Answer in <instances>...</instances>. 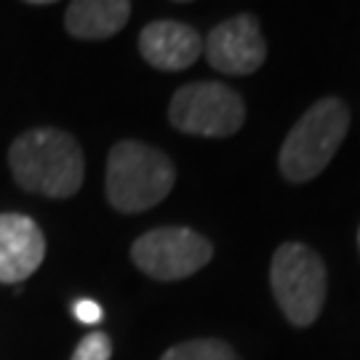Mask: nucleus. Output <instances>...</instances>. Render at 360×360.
<instances>
[{
    "label": "nucleus",
    "instance_id": "nucleus-12",
    "mask_svg": "<svg viewBox=\"0 0 360 360\" xmlns=\"http://www.w3.org/2000/svg\"><path fill=\"white\" fill-rule=\"evenodd\" d=\"M112 358V339L104 331H91L77 342L70 360H110Z\"/></svg>",
    "mask_w": 360,
    "mask_h": 360
},
{
    "label": "nucleus",
    "instance_id": "nucleus-8",
    "mask_svg": "<svg viewBox=\"0 0 360 360\" xmlns=\"http://www.w3.org/2000/svg\"><path fill=\"white\" fill-rule=\"evenodd\" d=\"M46 259V235L25 214H0V283L13 285L35 275Z\"/></svg>",
    "mask_w": 360,
    "mask_h": 360
},
{
    "label": "nucleus",
    "instance_id": "nucleus-7",
    "mask_svg": "<svg viewBox=\"0 0 360 360\" xmlns=\"http://www.w3.org/2000/svg\"><path fill=\"white\" fill-rule=\"evenodd\" d=\"M208 65L224 75H254L267 59V43L262 38L254 13H238L217 25L203 40Z\"/></svg>",
    "mask_w": 360,
    "mask_h": 360
},
{
    "label": "nucleus",
    "instance_id": "nucleus-9",
    "mask_svg": "<svg viewBox=\"0 0 360 360\" xmlns=\"http://www.w3.org/2000/svg\"><path fill=\"white\" fill-rule=\"evenodd\" d=\"M139 53L155 70L179 72L200 59L203 38L190 25H181L174 19H158L139 32Z\"/></svg>",
    "mask_w": 360,
    "mask_h": 360
},
{
    "label": "nucleus",
    "instance_id": "nucleus-14",
    "mask_svg": "<svg viewBox=\"0 0 360 360\" xmlns=\"http://www.w3.org/2000/svg\"><path fill=\"white\" fill-rule=\"evenodd\" d=\"M358 245H360V230H358Z\"/></svg>",
    "mask_w": 360,
    "mask_h": 360
},
{
    "label": "nucleus",
    "instance_id": "nucleus-2",
    "mask_svg": "<svg viewBox=\"0 0 360 360\" xmlns=\"http://www.w3.org/2000/svg\"><path fill=\"white\" fill-rule=\"evenodd\" d=\"M176 168L153 144L123 139L107 155L104 190L110 206L120 214H142L163 203L174 190Z\"/></svg>",
    "mask_w": 360,
    "mask_h": 360
},
{
    "label": "nucleus",
    "instance_id": "nucleus-1",
    "mask_svg": "<svg viewBox=\"0 0 360 360\" xmlns=\"http://www.w3.org/2000/svg\"><path fill=\"white\" fill-rule=\"evenodd\" d=\"M8 168L22 190L62 200L77 195L83 187L86 158L72 134L62 129H32L13 139Z\"/></svg>",
    "mask_w": 360,
    "mask_h": 360
},
{
    "label": "nucleus",
    "instance_id": "nucleus-10",
    "mask_svg": "<svg viewBox=\"0 0 360 360\" xmlns=\"http://www.w3.org/2000/svg\"><path fill=\"white\" fill-rule=\"evenodd\" d=\"M129 0H75L65 11L67 32L77 40H104L117 35L131 16Z\"/></svg>",
    "mask_w": 360,
    "mask_h": 360
},
{
    "label": "nucleus",
    "instance_id": "nucleus-6",
    "mask_svg": "<svg viewBox=\"0 0 360 360\" xmlns=\"http://www.w3.org/2000/svg\"><path fill=\"white\" fill-rule=\"evenodd\" d=\"M214 245L190 227H158L139 235L131 245L134 264L155 281H181L203 270Z\"/></svg>",
    "mask_w": 360,
    "mask_h": 360
},
{
    "label": "nucleus",
    "instance_id": "nucleus-3",
    "mask_svg": "<svg viewBox=\"0 0 360 360\" xmlns=\"http://www.w3.org/2000/svg\"><path fill=\"white\" fill-rule=\"evenodd\" d=\"M349 129V110L339 96L315 102L296 120L281 147V174L288 181H309L334 160Z\"/></svg>",
    "mask_w": 360,
    "mask_h": 360
},
{
    "label": "nucleus",
    "instance_id": "nucleus-13",
    "mask_svg": "<svg viewBox=\"0 0 360 360\" xmlns=\"http://www.w3.org/2000/svg\"><path fill=\"white\" fill-rule=\"evenodd\" d=\"M72 312H75V318L80 323H86V326H94V323L102 321V307L96 304V302H91V299H80V302H75V307H72Z\"/></svg>",
    "mask_w": 360,
    "mask_h": 360
},
{
    "label": "nucleus",
    "instance_id": "nucleus-11",
    "mask_svg": "<svg viewBox=\"0 0 360 360\" xmlns=\"http://www.w3.org/2000/svg\"><path fill=\"white\" fill-rule=\"evenodd\" d=\"M160 360H240L238 352L221 339H190L163 352Z\"/></svg>",
    "mask_w": 360,
    "mask_h": 360
},
{
    "label": "nucleus",
    "instance_id": "nucleus-4",
    "mask_svg": "<svg viewBox=\"0 0 360 360\" xmlns=\"http://www.w3.org/2000/svg\"><path fill=\"white\" fill-rule=\"evenodd\" d=\"M270 283L275 302L281 304L283 315L296 328H307L318 321L326 291H328V275L323 259L304 243H283L270 267Z\"/></svg>",
    "mask_w": 360,
    "mask_h": 360
},
{
    "label": "nucleus",
    "instance_id": "nucleus-5",
    "mask_svg": "<svg viewBox=\"0 0 360 360\" xmlns=\"http://www.w3.org/2000/svg\"><path fill=\"white\" fill-rule=\"evenodd\" d=\"M168 120L181 134L193 136H232L243 129L245 104L238 91L214 80L181 86L168 104Z\"/></svg>",
    "mask_w": 360,
    "mask_h": 360
}]
</instances>
